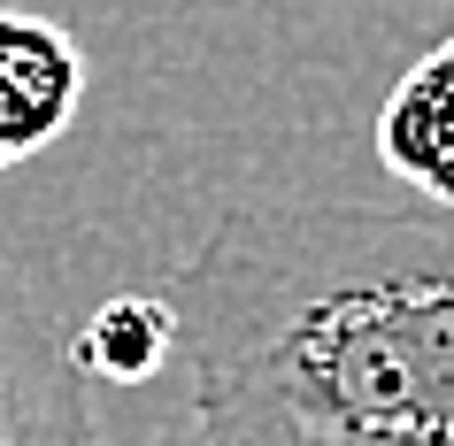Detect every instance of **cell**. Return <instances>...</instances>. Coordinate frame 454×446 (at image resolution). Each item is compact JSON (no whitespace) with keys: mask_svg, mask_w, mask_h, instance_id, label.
<instances>
[{"mask_svg":"<svg viewBox=\"0 0 454 446\" xmlns=\"http://www.w3.org/2000/svg\"><path fill=\"white\" fill-rule=\"evenodd\" d=\"M162 301L200 446H454V208L254 200Z\"/></svg>","mask_w":454,"mask_h":446,"instance_id":"1","label":"cell"},{"mask_svg":"<svg viewBox=\"0 0 454 446\" xmlns=\"http://www.w3.org/2000/svg\"><path fill=\"white\" fill-rule=\"evenodd\" d=\"M70 339L0 270V446H108Z\"/></svg>","mask_w":454,"mask_h":446,"instance_id":"2","label":"cell"},{"mask_svg":"<svg viewBox=\"0 0 454 446\" xmlns=\"http://www.w3.org/2000/svg\"><path fill=\"white\" fill-rule=\"evenodd\" d=\"M85 100V47L54 16L0 8V169L54 146Z\"/></svg>","mask_w":454,"mask_h":446,"instance_id":"3","label":"cell"},{"mask_svg":"<svg viewBox=\"0 0 454 446\" xmlns=\"http://www.w3.org/2000/svg\"><path fill=\"white\" fill-rule=\"evenodd\" d=\"M378 162L424 208H454V31L416 54L378 108Z\"/></svg>","mask_w":454,"mask_h":446,"instance_id":"4","label":"cell"},{"mask_svg":"<svg viewBox=\"0 0 454 446\" xmlns=\"http://www.w3.org/2000/svg\"><path fill=\"white\" fill-rule=\"evenodd\" d=\"M70 354H77L85 377L146 385V377L162 370V354H177V308L146 301V293H116L108 308H93V316L70 331Z\"/></svg>","mask_w":454,"mask_h":446,"instance_id":"5","label":"cell"}]
</instances>
